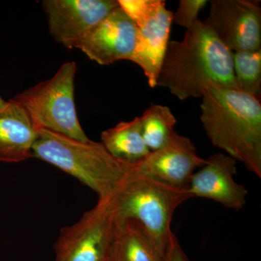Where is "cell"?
<instances>
[{"mask_svg": "<svg viewBox=\"0 0 261 261\" xmlns=\"http://www.w3.org/2000/svg\"><path fill=\"white\" fill-rule=\"evenodd\" d=\"M200 121L211 144L261 178L260 99L211 85L202 94Z\"/></svg>", "mask_w": 261, "mask_h": 261, "instance_id": "7a4b0ae2", "label": "cell"}, {"mask_svg": "<svg viewBox=\"0 0 261 261\" xmlns=\"http://www.w3.org/2000/svg\"><path fill=\"white\" fill-rule=\"evenodd\" d=\"M137 37L138 27L119 6L87 34L79 49L99 65L130 61Z\"/></svg>", "mask_w": 261, "mask_h": 261, "instance_id": "30bf717a", "label": "cell"}, {"mask_svg": "<svg viewBox=\"0 0 261 261\" xmlns=\"http://www.w3.org/2000/svg\"><path fill=\"white\" fill-rule=\"evenodd\" d=\"M164 261H190L174 233H173L170 240Z\"/></svg>", "mask_w": 261, "mask_h": 261, "instance_id": "ffe728a7", "label": "cell"}, {"mask_svg": "<svg viewBox=\"0 0 261 261\" xmlns=\"http://www.w3.org/2000/svg\"><path fill=\"white\" fill-rule=\"evenodd\" d=\"M48 29L55 40L79 49L99 22L120 6L118 0H43Z\"/></svg>", "mask_w": 261, "mask_h": 261, "instance_id": "ba28073f", "label": "cell"}, {"mask_svg": "<svg viewBox=\"0 0 261 261\" xmlns=\"http://www.w3.org/2000/svg\"><path fill=\"white\" fill-rule=\"evenodd\" d=\"M76 63H63L54 76L15 95L12 99L23 106L38 129H45L73 139L89 140L75 110L74 80Z\"/></svg>", "mask_w": 261, "mask_h": 261, "instance_id": "5b68a950", "label": "cell"}, {"mask_svg": "<svg viewBox=\"0 0 261 261\" xmlns=\"http://www.w3.org/2000/svg\"><path fill=\"white\" fill-rule=\"evenodd\" d=\"M260 1L212 0L204 23L231 51L261 49Z\"/></svg>", "mask_w": 261, "mask_h": 261, "instance_id": "52a82bcc", "label": "cell"}, {"mask_svg": "<svg viewBox=\"0 0 261 261\" xmlns=\"http://www.w3.org/2000/svg\"><path fill=\"white\" fill-rule=\"evenodd\" d=\"M205 163L189 137L175 132L167 143L135 165V172L174 188H187Z\"/></svg>", "mask_w": 261, "mask_h": 261, "instance_id": "9c48e42d", "label": "cell"}, {"mask_svg": "<svg viewBox=\"0 0 261 261\" xmlns=\"http://www.w3.org/2000/svg\"><path fill=\"white\" fill-rule=\"evenodd\" d=\"M117 220L108 200L61 230L54 245L55 261H109Z\"/></svg>", "mask_w": 261, "mask_h": 261, "instance_id": "8992f818", "label": "cell"}, {"mask_svg": "<svg viewBox=\"0 0 261 261\" xmlns=\"http://www.w3.org/2000/svg\"><path fill=\"white\" fill-rule=\"evenodd\" d=\"M239 90L232 51L202 20L187 29L182 41H169L157 79L180 100L202 97L209 86Z\"/></svg>", "mask_w": 261, "mask_h": 261, "instance_id": "6da1fadb", "label": "cell"}, {"mask_svg": "<svg viewBox=\"0 0 261 261\" xmlns=\"http://www.w3.org/2000/svg\"><path fill=\"white\" fill-rule=\"evenodd\" d=\"M163 0H118L120 7L138 25L159 8Z\"/></svg>", "mask_w": 261, "mask_h": 261, "instance_id": "ac0fdd59", "label": "cell"}, {"mask_svg": "<svg viewBox=\"0 0 261 261\" xmlns=\"http://www.w3.org/2000/svg\"><path fill=\"white\" fill-rule=\"evenodd\" d=\"M140 118L142 137L150 152L166 145L175 132L176 118L167 106L153 105Z\"/></svg>", "mask_w": 261, "mask_h": 261, "instance_id": "2e32d148", "label": "cell"}, {"mask_svg": "<svg viewBox=\"0 0 261 261\" xmlns=\"http://www.w3.org/2000/svg\"><path fill=\"white\" fill-rule=\"evenodd\" d=\"M7 101H5L4 99H3V97H1V95H0V109H2L5 105H6Z\"/></svg>", "mask_w": 261, "mask_h": 261, "instance_id": "44dd1931", "label": "cell"}, {"mask_svg": "<svg viewBox=\"0 0 261 261\" xmlns=\"http://www.w3.org/2000/svg\"><path fill=\"white\" fill-rule=\"evenodd\" d=\"M237 161L218 152L205 160V164L192 175L187 190L191 198L208 199L228 209L241 211L247 203L246 187L235 181Z\"/></svg>", "mask_w": 261, "mask_h": 261, "instance_id": "8fae6325", "label": "cell"}, {"mask_svg": "<svg viewBox=\"0 0 261 261\" xmlns=\"http://www.w3.org/2000/svg\"><path fill=\"white\" fill-rule=\"evenodd\" d=\"M192 199L187 188H174L134 172L109 199L117 221L139 225L165 257L176 209Z\"/></svg>", "mask_w": 261, "mask_h": 261, "instance_id": "277c9868", "label": "cell"}, {"mask_svg": "<svg viewBox=\"0 0 261 261\" xmlns=\"http://www.w3.org/2000/svg\"><path fill=\"white\" fill-rule=\"evenodd\" d=\"M207 3L206 0H181L173 13V22L184 28H190L198 20L199 13Z\"/></svg>", "mask_w": 261, "mask_h": 261, "instance_id": "d6986e66", "label": "cell"}, {"mask_svg": "<svg viewBox=\"0 0 261 261\" xmlns=\"http://www.w3.org/2000/svg\"><path fill=\"white\" fill-rule=\"evenodd\" d=\"M109 261H164L144 230L130 220L117 221Z\"/></svg>", "mask_w": 261, "mask_h": 261, "instance_id": "5bb4252c", "label": "cell"}, {"mask_svg": "<svg viewBox=\"0 0 261 261\" xmlns=\"http://www.w3.org/2000/svg\"><path fill=\"white\" fill-rule=\"evenodd\" d=\"M33 158L42 160L89 187L98 200H108L134 172L136 164L113 157L102 142L73 140L38 129Z\"/></svg>", "mask_w": 261, "mask_h": 261, "instance_id": "3957f363", "label": "cell"}, {"mask_svg": "<svg viewBox=\"0 0 261 261\" xmlns=\"http://www.w3.org/2000/svg\"><path fill=\"white\" fill-rule=\"evenodd\" d=\"M38 128L27 111L13 99L0 109V162L19 163L33 158Z\"/></svg>", "mask_w": 261, "mask_h": 261, "instance_id": "4fadbf2b", "label": "cell"}, {"mask_svg": "<svg viewBox=\"0 0 261 261\" xmlns=\"http://www.w3.org/2000/svg\"><path fill=\"white\" fill-rule=\"evenodd\" d=\"M101 142L113 157L130 164L140 162L150 152L142 137L140 117L104 130Z\"/></svg>", "mask_w": 261, "mask_h": 261, "instance_id": "9a60e30c", "label": "cell"}, {"mask_svg": "<svg viewBox=\"0 0 261 261\" xmlns=\"http://www.w3.org/2000/svg\"><path fill=\"white\" fill-rule=\"evenodd\" d=\"M173 13L163 1L152 14L137 25L138 37L132 62L143 70L149 87H157V79L166 54Z\"/></svg>", "mask_w": 261, "mask_h": 261, "instance_id": "7c38bea8", "label": "cell"}, {"mask_svg": "<svg viewBox=\"0 0 261 261\" xmlns=\"http://www.w3.org/2000/svg\"><path fill=\"white\" fill-rule=\"evenodd\" d=\"M233 73L239 90L260 99L261 95V49L232 51Z\"/></svg>", "mask_w": 261, "mask_h": 261, "instance_id": "e0dca14e", "label": "cell"}]
</instances>
